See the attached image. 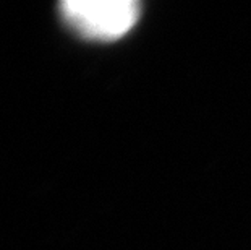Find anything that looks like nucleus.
Wrapping results in <instances>:
<instances>
[{
    "instance_id": "1",
    "label": "nucleus",
    "mask_w": 251,
    "mask_h": 250,
    "mask_svg": "<svg viewBox=\"0 0 251 250\" xmlns=\"http://www.w3.org/2000/svg\"><path fill=\"white\" fill-rule=\"evenodd\" d=\"M141 5L135 0H67L60 3L63 23L81 38L120 39L138 23Z\"/></svg>"
}]
</instances>
